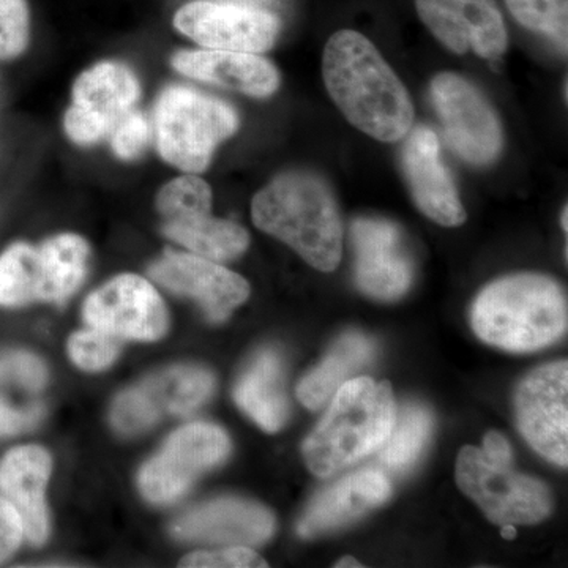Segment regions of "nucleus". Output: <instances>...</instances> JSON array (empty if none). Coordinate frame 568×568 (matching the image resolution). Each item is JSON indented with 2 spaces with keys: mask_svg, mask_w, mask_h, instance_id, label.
Instances as JSON below:
<instances>
[{
  "mask_svg": "<svg viewBox=\"0 0 568 568\" xmlns=\"http://www.w3.org/2000/svg\"><path fill=\"white\" fill-rule=\"evenodd\" d=\"M325 88L355 129L377 141H402L414 121L405 84L362 33L339 31L325 44Z\"/></svg>",
  "mask_w": 568,
  "mask_h": 568,
  "instance_id": "obj_1",
  "label": "nucleus"
},
{
  "mask_svg": "<svg viewBox=\"0 0 568 568\" xmlns=\"http://www.w3.org/2000/svg\"><path fill=\"white\" fill-rule=\"evenodd\" d=\"M253 222L301 254L321 272L335 271L343 256V223L334 193L320 175L290 171L254 196Z\"/></svg>",
  "mask_w": 568,
  "mask_h": 568,
  "instance_id": "obj_2",
  "label": "nucleus"
},
{
  "mask_svg": "<svg viewBox=\"0 0 568 568\" xmlns=\"http://www.w3.org/2000/svg\"><path fill=\"white\" fill-rule=\"evenodd\" d=\"M567 298L555 280L507 276L485 287L473 305V328L488 345L530 353L552 345L567 331Z\"/></svg>",
  "mask_w": 568,
  "mask_h": 568,
  "instance_id": "obj_3",
  "label": "nucleus"
},
{
  "mask_svg": "<svg viewBox=\"0 0 568 568\" xmlns=\"http://www.w3.org/2000/svg\"><path fill=\"white\" fill-rule=\"evenodd\" d=\"M396 416L388 383L355 377L335 392L315 432L306 437L304 458L317 477H331L373 452L390 435Z\"/></svg>",
  "mask_w": 568,
  "mask_h": 568,
  "instance_id": "obj_4",
  "label": "nucleus"
},
{
  "mask_svg": "<svg viewBox=\"0 0 568 568\" xmlns=\"http://www.w3.org/2000/svg\"><path fill=\"white\" fill-rule=\"evenodd\" d=\"M153 136L164 162L186 174L207 170L220 142L239 129L234 108L186 85H170L153 108Z\"/></svg>",
  "mask_w": 568,
  "mask_h": 568,
  "instance_id": "obj_5",
  "label": "nucleus"
},
{
  "mask_svg": "<svg viewBox=\"0 0 568 568\" xmlns=\"http://www.w3.org/2000/svg\"><path fill=\"white\" fill-rule=\"evenodd\" d=\"M88 242L77 234L48 239L40 246L14 244L0 256V305L62 304L84 282Z\"/></svg>",
  "mask_w": 568,
  "mask_h": 568,
  "instance_id": "obj_6",
  "label": "nucleus"
},
{
  "mask_svg": "<svg viewBox=\"0 0 568 568\" xmlns=\"http://www.w3.org/2000/svg\"><path fill=\"white\" fill-rule=\"evenodd\" d=\"M211 207V186L193 174L166 183L156 196L163 234L175 244L215 263L241 256L248 233L230 220L213 219Z\"/></svg>",
  "mask_w": 568,
  "mask_h": 568,
  "instance_id": "obj_7",
  "label": "nucleus"
},
{
  "mask_svg": "<svg viewBox=\"0 0 568 568\" xmlns=\"http://www.w3.org/2000/svg\"><path fill=\"white\" fill-rule=\"evenodd\" d=\"M457 484L496 525H534L551 511V496L541 481L491 462L477 447L459 452Z\"/></svg>",
  "mask_w": 568,
  "mask_h": 568,
  "instance_id": "obj_8",
  "label": "nucleus"
},
{
  "mask_svg": "<svg viewBox=\"0 0 568 568\" xmlns=\"http://www.w3.org/2000/svg\"><path fill=\"white\" fill-rule=\"evenodd\" d=\"M140 95V80L125 63H97L74 82L73 104L63 119L67 136L78 145L99 144L134 110Z\"/></svg>",
  "mask_w": 568,
  "mask_h": 568,
  "instance_id": "obj_9",
  "label": "nucleus"
},
{
  "mask_svg": "<svg viewBox=\"0 0 568 568\" xmlns=\"http://www.w3.org/2000/svg\"><path fill=\"white\" fill-rule=\"evenodd\" d=\"M215 379L197 366H173L123 392L112 406V425L136 435L166 417L189 416L207 402Z\"/></svg>",
  "mask_w": 568,
  "mask_h": 568,
  "instance_id": "obj_10",
  "label": "nucleus"
},
{
  "mask_svg": "<svg viewBox=\"0 0 568 568\" xmlns=\"http://www.w3.org/2000/svg\"><path fill=\"white\" fill-rule=\"evenodd\" d=\"M432 99L454 152L467 163L495 162L503 129L484 93L457 73H440L432 82Z\"/></svg>",
  "mask_w": 568,
  "mask_h": 568,
  "instance_id": "obj_11",
  "label": "nucleus"
},
{
  "mask_svg": "<svg viewBox=\"0 0 568 568\" xmlns=\"http://www.w3.org/2000/svg\"><path fill=\"white\" fill-rule=\"evenodd\" d=\"M231 452L220 426L196 422L183 426L140 474L142 495L151 503L171 504L185 495L197 477L219 466Z\"/></svg>",
  "mask_w": 568,
  "mask_h": 568,
  "instance_id": "obj_12",
  "label": "nucleus"
},
{
  "mask_svg": "<svg viewBox=\"0 0 568 568\" xmlns=\"http://www.w3.org/2000/svg\"><path fill=\"white\" fill-rule=\"evenodd\" d=\"M174 28L205 50L260 54L274 47L282 21L256 7L194 0L175 13Z\"/></svg>",
  "mask_w": 568,
  "mask_h": 568,
  "instance_id": "obj_13",
  "label": "nucleus"
},
{
  "mask_svg": "<svg viewBox=\"0 0 568 568\" xmlns=\"http://www.w3.org/2000/svg\"><path fill=\"white\" fill-rule=\"evenodd\" d=\"M518 428L541 457L568 463V364L545 365L530 373L515 398Z\"/></svg>",
  "mask_w": 568,
  "mask_h": 568,
  "instance_id": "obj_14",
  "label": "nucleus"
},
{
  "mask_svg": "<svg viewBox=\"0 0 568 568\" xmlns=\"http://www.w3.org/2000/svg\"><path fill=\"white\" fill-rule=\"evenodd\" d=\"M84 320L115 338L153 342L168 331L166 306L155 287L141 276H115L89 295Z\"/></svg>",
  "mask_w": 568,
  "mask_h": 568,
  "instance_id": "obj_15",
  "label": "nucleus"
},
{
  "mask_svg": "<svg viewBox=\"0 0 568 568\" xmlns=\"http://www.w3.org/2000/svg\"><path fill=\"white\" fill-rule=\"evenodd\" d=\"M355 283L362 293L395 301L409 291L414 268L402 231L383 219H357L351 224Z\"/></svg>",
  "mask_w": 568,
  "mask_h": 568,
  "instance_id": "obj_16",
  "label": "nucleus"
},
{
  "mask_svg": "<svg viewBox=\"0 0 568 568\" xmlns=\"http://www.w3.org/2000/svg\"><path fill=\"white\" fill-rule=\"evenodd\" d=\"M149 272L166 290L194 298L215 323L230 317L250 295L248 283L241 275L193 253L166 250Z\"/></svg>",
  "mask_w": 568,
  "mask_h": 568,
  "instance_id": "obj_17",
  "label": "nucleus"
},
{
  "mask_svg": "<svg viewBox=\"0 0 568 568\" xmlns=\"http://www.w3.org/2000/svg\"><path fill=\"white\" fill-rule=\"evenodd\" d=\"M402 166L414 203L433 222L443 226H459L466 222V211L458 189L444 164L440 142L428 126H417L406 134Z\"/></svg>",
  "mask_w": 568,
  "mask_h": 568,
  "instance_id": "obj_18",
  "label": "nucleus"
},
{
  "mask_svg": "<svg viewBox=\"0 0 568 568\" xmlns=\"http://www.w3.org/2000/svg\"><path fill=\"white\" fill-rule=\"evenodd\" d=\"M275 521L267 508L248 500H211L175 519L173 534L196 544L254 547L274 532Z\"/></svg>",
  "mask_w": 568,
  "mask_h": 568,
  "instance_id": "obj_19",
  "label": "nucleus"
},
{
  "mask_svg": "<svg viewBox=\"0 0 568 568\" xmlns=\"http://www.w3.org/2000/svg\"><path fill=\"white\" fill-rule=\"evenodd\" d=\"M171 63L183 77L222 85L254 99L271 97L280 88V73L274 63L252 52L219 50H183Z\"/></svg>",
  "mask_w": 568,
  "mask_h": 568,
  "instance_id": "obj_20",
  "label": "nucleus"
},
{
  "mask_svg": "<svg viewBox=\"0 0 568 568\" xmlns=\"http://www.w3.org/2000/svg\"><path fill=\"white\" fill-rule=\"evenodd\" d=\"M51 473V458L40 447H18L0 465V495L17 508L24 537L41 545L50 532L44 489Z\"/></svg>",
  "mask_w": 568,
  "mask_h": 568,
  "instance_id": "obj_21",
  "label": "nucleus"
},
{
  "mask_svg": "<svg viewBox=\"0 0 568 568\" xmlns=\"http://www.w3.org/2000/svg\"><path fill=\"white\" fill-rule=\"evenodd\" d=\"M390 491V480L381 470L366 469L342 478L313 499L298 523V534L315 537L342 528L386 503Z\"/></svg>",
  "mask_w": 568,
  "mask_h": 568,
  "instance_id": "obj_22",
  "label": "nucleus"
},
{
  "mask_svg": "<svg viewBox=\"0 0 568 568\" xmlns=\"http://www.w3.org/2000/svg\"><path fill=\"white\" fill-rule=\"evenodd\" d=\"M47 379V366L36 355H0V436L20 435L39 424Z\"/></svg>",
  "mask_w": 568,
  "mask_h": 568,
  "instance_id": "obj_23",
  "label": "nucleus"
},
{
  "mask_svg": "<svg viewBox=\"0 0 568 568\" xmlns=\"http://www.w3.org/2000/svg\"><path fill=\"white\" fill-rule=\"evenodd\" d=\"M235 403L264 432L282 429L290 416L284 390L283 362L274 351H264L254 358L234 390Z\"/></svg>",
  "mask_w": 568,
  "mask_h": 568,
  "instance_id": "obj_24",
  "label": "nucleus"
},
{
  "mask_svg": "<svg viewBox=\"0 0 568 568\" xmlns=\"http://www.w3.org/2000/svg\"><path fill=\"white\" fill-rule=\"evenodd\" d=\"M375 353L373 339L361 332H347L298 384L297 396L302 405L320 409L355 372L373 361Z\"/></svg>",
  "mask_w": 568,
  "mask_h": 568,
  "instance_id": "obj_25",
  "label": "nucleus"
},
{
  "mask_svg": "<svg viewBox=\"0 0 568 568\" xmlns=\"http://www.w3.org/2000/svg\"><path fill=\"white\" fill-rule=\"evenodd\" d=\"M432 413L424 406L403 407L395 416L394 426L386 443L381 447V465L394 473H405L416 465L432 436Z\"/></svg>",
  "mask_w": 568,
  "mask_h": 568,
  "instance_id": "obj_26",
  "label": "nucleus"
},
{
  "mask_svg": "<svg viewBox=\"0 0 568 568\" xmlns=\"http://www.w3.org/2000/svg\"><path fill=\"white\" fill-rule=\"evenodd\" d=\"M470 28V48L484 59H499L507 50L506 22L495 0H459Z\"/></svg>",
  "mask_w": 568,
  "mask_h": 568,
  "instance_id": "obj_27",
  "label": "nucleus"
},
{
  "mask_svg": "<svg viewBox=\"0 0 568 568\" xmlns=\"http://www.w3.org/2000/svg\"><path fill=\"white\" fill-rule=\"evenodd\" d=\"M418 17L444 47L465 54L470 48V28L459 0H416Z\"/></svg>",
  "mask_w": 568,
  "mask_h": 568,
  "instance_id": "obj_28",
  "label": "nucleus"
},
{
  "mask_svg": "<svg viewBox=\"0 0 568 568\" xmlns=\"http://www.w3.org/2000/svg\"><path fill=\"white\" fill-rule=\"evenodd\" d=\"M511 17L529 31L551 37L567 52V0H506Z\"/></svg>",
  "mask_w": 568,
  "mask_h": 568,
  "instance_id": "obj_29",
  "label": "nucleus"
},
{
  "mask_svg": "<svg viewBox=\"0 0 568 568\" xmlns=\"http://www.w3.org/2000/svg\"><path fill=\"white\" fill-rule=\"evenodd\" d=\"M121 351V342L106 332H77L69 342V354L74 364L85 372H102L115 361Z\"/></svg>",
  "mask_w": 568,
  "mask_h": 568,
  "instance_id": "obj_30",
  "label": "nucleus"
},
{
  "mask_svg": "<svg viewBox=\"0 0 568 568\" xmlns=\"http://www.w3.org/2000/svg\"><path fill=\"white\" fill-rule=\"evenodd\" d=\"M31 39L28 0H0V61L18 58Z\"/></svg>",
  "mask_w": 568,
  "mask_h": 568,
  "instance_id": "obj_31",
  "label": "nucleus"
},
{
  "mask_svg": "<svg viewBox=\"0 0 568 568\" xmlns=\"http://www.w3.org/2000/svg\"><path fill=\"white\" fill-rule=\"evenodd\" d=\"M151 121L144 112L132 111L115 125L110 136L112 152L121 160H136L151 142Z\"/></svg>",
  "mask_w": 568,
  "mask_h": 568,
  "instance_id": "obj_32",
  "label": "nucleus"
},
{
  "mask_svg": "<svg viewBox=\"0 0 568 568\" xmlns=\"http://www.w3.org/2000/svg\"><path fill=\"white\" fill-rule=\"evenodd\" d=\"M182 567L250 568L267 567L265 560L250 547H230L219 551L193 552L182 559Z\"/></svg>",
  "mask_w": 568,
  "mask_h": 568,
  "instance_id": "obj_33",
  "label": "nucleus"
},
{
  "mask_svg": "<svg viewBox=\"0 0 568 568\" xmlns=\"http://www.w3.org/2000/svg\"><path fill=\"white\" fill-rule=\"evenodd\" d=\"M24 537V526L17 508L0 497V562L9 559Z\"/></svg>",
  "mask_w": 568,
  "mask_h": 568,
  "instance_id": "obj_34",
  "label": "nucleus"
},
{
  "mask_svg": "<svg viewBox=\"0 0 568 568\" xmlns=\"http://www.w3.org/2000/svg\"><path fill=\"white\" fill-rule=\"evenodd\" d=\"M481 452L491 462L500 463V465H511V448L508 446L506 437L499 435V433L491 432L485 436Z\"/></svg>",
  "mask_w": 568,
  "mask_h": 568,
  "instance_id": "obj_35",
  "label": "nucleus"
},
{
  "mask_svg": "<svg viewBox=\"0 0 568 568\" xmlns=\"http://www.w3.org/2000/svg\"><path fill=\"white\" fill-rule=\"evenodd\" d=\"M336 568H351V567H355V568H358V567H364L362 566L361 562H358L357 559H354V558H343L342 560H339L338 564H336L335 566Z\"/></svg>",
  "mask_w": 568,
  "mask_h": 568,
  "instance_id": "obj_36",
  "label": "nucleus"
},
{
  "mask_svg": "<svg viewBox=\"0 0 568 568\" xmlns=\"http://www.w3.org/2000/svg\"><path fill=\"white\" fill-rule=\"evenodd\" d=\"M503 536L506 538H515L517 536V530H515L514 526H503Z\"/></svg>",
  "mask_w": 568,
  "mask_h": 568,
  "instance_id": "obj_37",
  "label": "nucleus"
},
{
  "mask_svg": "<svg viewBox=\"0 0 568 568\" xmlns=\"http://www.w3.org/2000/svg\"><path fill=\"white\" fill-rule=\"evenodd\" d=\"M567 213H568V207H564L562 220H560V223H562V226H564V231L568 230Z\"/></svg>",
  "mask_w": 568,
  "mask_h": 568,
  "instance_id": "obj_38",
  "label": "nucleus"
}]
</instances>
